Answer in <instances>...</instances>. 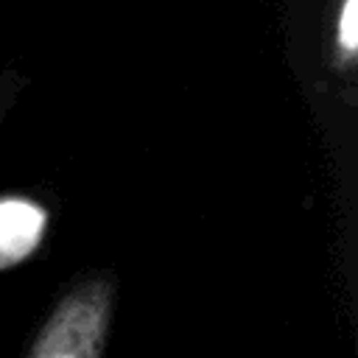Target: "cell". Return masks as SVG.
Returning a JSON list of instances; mask_svg holds the SVG:
<instances>
[{"label": "cell", "mask_w": 358, "mask_h": 358, "mask_svg": "<svg viewBox=\"0 0 358 358\" xmlns=\"http://www.w3.org/2000/svg\"><path fill=\"white\" fill-rule=\"evenodd\" d=\"M358 59V0H338L333 17V67L352 76Z\"/></svg>", "instance_id": "3"}, {"label": "cell", "mask_w": 358, "mask_h": 358, "mask_svg": "<svg viewBox=\"0 0 358 358\" xmlns=\"http://www.w3.org/2000/svg\"><path fill=\"white\" fill-rule=\"evenodd\" d=\"M48 207L25 193L0 196V271L28 260L45 241Z\"/></svg>", "instance_id": "2"}, {"label": "cell", "mask_w": 358, "mask_h": 358, "mask_svg": "<svg viewBox=\"0 0 358 358\" xmlns=\"http://www.w3.org/2000/svg\"><path fill=\"white\" fill-rule=\"evenodd\" d=\"M117 288L120 282L112 268L76 274L53 302L22 358H103L115 322Z\"/></svg>", "instance_id": "1"}, {"label": "cell", "mask_w": 358, "mask_h": 358, "mask_svg": "<svg viewBox=\"0 0 358 358\" xmlns=\"http://www.w3.org/2000/svg\"><path fill=\"white\" fill-rule=\"evenodd\" d=\"M25 84H28V78H25L20 70H14V67H8V70L0 73V126H3V120L8 117V112L14 109L17 98H20L22 90H25Z\"/></svg>", "instance_id": "4"}]
</instances>
